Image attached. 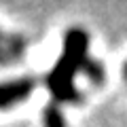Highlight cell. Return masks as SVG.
<instances>
[{"mask_svg":"<svg viewBox=\"0 0 127 127\" xmlns=\"http://www.w3.org/2000/svg\"><path fill=\"white\" fill-rule=\"evenodd\" d=\"M89 59V34L81 28H70L64 36L62 57L45 76V85L55 102L78 104L83 100V95L74 87V76L85 70Z\"/></svg>","mask_w":127,"mask_h":127,"instance_id":"1","label":"cell"},{"mask_svg":"<svg viewBox=\"0 0 127 127\" xmlns=\"http://www.w3.org/2000/svg\"><path fill=\"white\" fill-rule=\"evenodd\" d=\"M34 87H36V81L32 76H21V78L0 83V110H6V108L21 104L34 91Z\"/></svg>","mask_w":127,"mask_h":127,"instance_id":"2","label":"cell"},{"mask_svg":"<svg viewBox=\"0 0 127 127\" xmlns=\"http://www.w3.org/2000/svg\"><path fill=\"white\" fill-rule=\"evenodd\" d=\"M83 74H87V78H89L93 85H102V83H104V78H106L104 66H102L100 62H95V59H89V62H87Z\"/></svg>","mask_w":127,"mask_h":127,"instance_id":"5","label":"cell"},{"mask_svg":"<svg viewBox=\"0 0 127 127\" xmlns=\"http://www.w3.org/2000/svg\"><path fill=\"white\" fill-rule=\"evenodd\" d=\"M123 74H125V78H127V64H125V68H123Z\"/></svg>","mask_w":127,"mask_h":127,"instance_id":"6","label":"cell"},{"mask_svg":"<svg viewBox=\"0 0 127 127\" xmlns=\"http://www.w3.org/2000/svg\"><path fill=\"white\" fill-rule=\"evenodd\" d=\"M23 51H26V40L21 36H6L0 32V64L21 59Z\"/></svg>","mask_w":127,"mask_h":127,"instance_id":"3","label":"cell"},{"mask_svg":"<svg viewBox=\"0 0 127 127\" xmlns=\"http://www.w3.org/2000/svg\"><path fill=\"white\" fill-rule=\"evenodd\" d=\"M42 125L45 127H68V123H66L57 104H49L42 110Z\"/></svg>","mask_w":127,"mask_h":127,"instance_id":"4","label":"cell"}]
</instances>
